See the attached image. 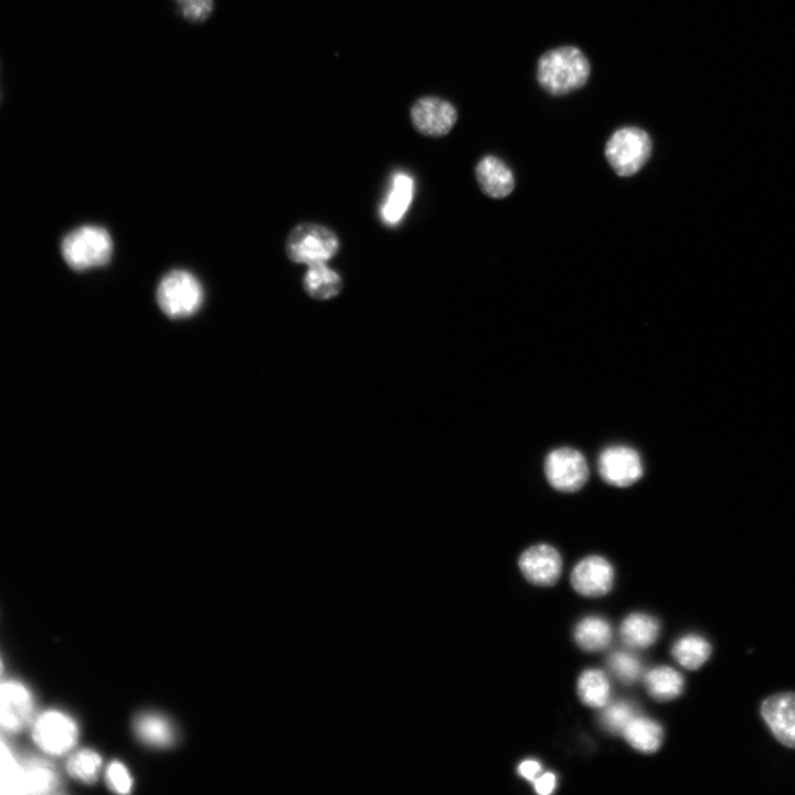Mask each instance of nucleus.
<instances>
[{
    "label": "nucleus",
    "mask_w": 795,
    "mask_h": 795,
    "mask_svg": "<svg viewBox=\"0 0 795 795\" xmlns=\"http://www.w3.org/2000/svg\"><path fill=\"white\" fill-rule=\"evenodd\" d=\"M537 81L550 95L562 96L583 87L591 75L585 53L574 45H561L545 51L537 63Z\"/></svg>",
    "instance_id": "f257e3e1"
},
{
    "label": "nucleus",
    "mask_w": 795,
    "mask_h": 795,
    "mask_svg": "<svg viewBox=\"0 0 795 795\" xmlns=\"http://www.w3.org/2000/svg\"><path fill=\"white\" fill-rule=\"evenodd\" d=\"M28 730L35 749L49 759L70 754L80 739L76 720L57 708L36 711Z\"/></svg>",
    "instance_id": "f03ea898"
},
{
    "label": "nucleus",
    "mask_w": 795,
    "mask_h": 795,
    "mask_svg": "<svg viewBox=\"0 0 795 795\" xmlns=\"http://www.w3.org/2000/svg\"><path fill=\"white\" fill-rule=\"evenodd\" d=\"M114 243L109 232L98 225H82L66 234L61 252L66 264L75 271H86L107 264Z\"/></svg>",
    "instance_id": "7ed1b4c3"
},
{
    "label": "nucleus",
    "mask_w": 795,
    "mask_h": 795,
    "mask_svg": "<svg viewBox=\"0 0 795 795\" xmlns=\"http://www.w3.org/2000/svg\"><path fill=\"white\" fill-rule=\"evenodd\" d=\"M204 292L198 277L187 269L168 272L156 289L159 309L171 319L193 316L202 306Z\"/></svg>",
    "instance_id": "20e7f679"
},
{
    "label": "nucleus",
    "mask_w": 795,
    "mask_h": 795,
    "mask_svg": "<svg viewBox=\"0 0 795 795\" xmlns=\"http://www.w3.org/2000/svg\"><path fill=\"white\" fill-rule=\"evenodd\" d=\"M651 150V139L644 129L625 126L614 131L607 140L605 157L617 174L629 177L645 166Z\"/></svg>",
    "instance_id": "39448f33"
},
{
    "label": "nucleus",
    "mask_w": 795,
    "mask_h": 795,
    "mask_svg": "<svg viewBox=\"0 0 795 795\" xmlns=\"http://www.w3.org/2000/svg\"><path fill=\"white\" fill-rule=\"evenodd\" d=\"M285 250L292 262L310 265L333 257L339 250V241L337 235L324 225L301 223L289 232Z\"/></svg>",
    "instance_id": "423d86ee"
},
{
    "label": "nucleus",
    "mask_w": 795,
    "mask_h": 795,
    "mask_svg": "<svg viewBox=\"0 0 795 795\" xmlns=\"http://www.w3.org/2000/svg\"><path fill=\"white\" fill-rule=\"evenodd\" d=\"M36 713L33 690L19 679H0V732L17 734L29 728Z\"/></svg>",
    "instance_id": "0eeeda50"
},
{
    "label": "nucleus",
    "mask_w": 795,
    "mask_h": 795,
    "mask_svg": "<svg viewBox=\"0 0 795 795\" xmlns=\"http://www.w3.org/2000/svg\"><path fill=\"white\" fill-rule=\"evenodd\" d=\"M64 792L62 775L42 754L19 759L12 794L52 795Z\"/></svg>",
    "instance_id": "6e6552de"
},
{
    "label": "nucleus",
    "mask_w": 795,
    "mask_h": 795,
    "mask_svg": "<svg viewBox=\"0 0 795 795\" xmlns=\"http://www.w3.org/2000/svg\"><path fill=\"white\" fill-rule=\"evenodd\" d=\"M543 469L550 486L561 492L580 490L590 475L585 457L572 447L551 451L545 457Z\"/></svg>",
    "instance_id": "1a4fd4ad"
},
{
    "label": "nucleus",
    "mask_w": 795,
    "mask_h": 795,
    "mask_svg": "<svg viewBox=\"0 0 795 795\" xmlns=\"http://www.w3.org/2000/svg\"><path fill=\"white\" fill-rule=\"evenodd\" d=\"M597 468L602 479L615 487H629L644 474L638 452L627 445H612L603 449Z\"/></svg>",
    "instance_id": "9d476101"
},
{
    "label": "nucleus",
    "mask_w": 795,
    "mask_h": 795,
    "mask_svg": "<svg viewBox=\"0 0 795 795\" xmlns=\"http://www.w3.org/2000/svg\"><path fill=\"white\" fill-rule=\"evenodd\" d=\"M411 119L416 130L425 136L439 137L448 134L457 120L456 108L439 97L418 98L411 108Z\"/></svg>",
    "instance_id": "9b49d317"
},
{
    "label": "nucleus",
    "mask_w": 795,
    "mask_h": 795,
    "mask_svg": "<svg viewBox=\"0 0 795 795\" xmlns=\"http://www.w3.org/2000/svg\"><path fill=\"white\" fill-rule=\"evenodd\" d=\"M523 576L536 585L554 584L562 572V559L552 545L540 543L524 550L519 558Z\"/></svg>",
    "instance_id": "f8f14e48"
},
{
    "label": "nucleus",
    "mask_w": 795,
    "mask_h": 795,
    "mask_svg": "<svg viewBox=\"0 0 795 795\" xmlns=\"http://www.w3.org/2000/svg\"><path fill=\"white\" fill-rule=\"evenodd\" d=\"M614 580L612 564L601 555H589L574 566L571 573L573 589L584 596L597 597L606 594Z\"/></svg>",
    "instance_id": "ddd939ff"
},
{
    "label": "nucleus",
    "mask_w": 795,
    "mask_h": 795,
    "mask_svg": "<svg viewBox=\"0 0 795 795\" xmlns=\"http://www.w3.org/2000/svg\"><path fill=\"white\" fill-rule=\"evenodd\" d=\"M761 714L774 736L785 746L795 749V692L766 698Z\"/></svg>",
    "instance_id": "4468645a"
},
{
    "label": "nucleus",
    "mask_w": 795,
    "mask_h": 795,
    "mask_svg": "<svg viewBox=\"0 0 795 795\" xmlns=\"http://www.w3.org/2000/svg\"><path fill=\"white\" fill-rule=\"evenodd\" d=\"M475 172L481 191L490 198H505L509 195L515 188V179L511 170L498 157H484L478 162Z\"/></svg>",
    "instance_id": "2eb2a0df"
},
{
    "label": "nucleus",
    "mask_w": 795,
    "mask_h": 795,
    "mask_svg": "<svg viewBox=\"0 0 795 795\" xmlns=\"http://www.w3.org/2000/svg\"><path fill=\"white\" fill-rule=\"evenodd\" d=\"M308 269L303 278L306 294L317 300H327L336 297L341 288V277L330 269L326 262L307 265Z\"/></svg>",
    "instance_id": "dca6fc26"
},
{
    "label": "nucleus",
    "mask_w": 795,
    "mask_h": 795,
    "mask_svg": "<svg viewBox=\"0 0 795 795\" xmlns=\"http://www.w3.org/2000/svg\"><path fill=\"white\" fill-rule=\"evenodd\" d=\"M659 622L647 614L634 613L622 623L619 635L622 640L632 648H646L659 636Z\"/></svg>",
    "instance_id": "f3484780"
},
{
    "label": "nucleus",
    "mask_w": 795,
    "mask_h": 795,
    "mask_svg": "<svg viewBox=\"0 0 795 795\" xmlns=\"http://www.w3.org/2000/svg\"><path fill=\"white\" fill-rule=\"evenodd\" d=\"M134 731L140 741L156 748H167L176 740L170 721L153 712L139 714L134 721Z\"/></svg>",
    "instance_id": "a211bd4d"
},
{
    "label": "nucleus",
    "mask_w": 795,
    "mask_h": 795,
    "mask_svg": "<svg viewBox=\"0 0 795 795\" xmlns=\"http://www.w3.org/2000/svg\"><path fill=\"white\" fill-rule=\"evenodd\" d=\"M413 191L414 182L410 176L399 172L393 177L389 195L381 208L385 222L394 224L402 219L411 204Z\"/></svg>",
    "instance_id": "6ab92c4d"
},
{
    "label": "nucleus",
    "mask_w": 795,
    "mask_h": 795,
    "mask_svg": "<svg viewBox=\"0 0 795 795\" xmlns=\"http://www.w3.org/2000/svg\"><path fill=\"white\" fill-rule=\"evenodd\" d=\"M625 740L637 751L653 753L662 741V729L654 720L634 717L622 733Z\"/></svg>",
    "instance_id": "aec40b11"
},
{
    "label": "nucleus",
    "mask_w": 795,
    "mask_h": 795,
    "mask_svg": "<svg viewBox=\"0 0 795 795\" xmlns=\"http://www.w3.org/2000/svg\"><path fill=\"white\" fill-rule=\"evenodd\" d=\"M574 639L585 651H600L610 645L612 627L606 619L600 616H589L576 624Z\"/></svg>",
    "instance_id": "412c9836"
},
{
    "label": "nucleus",
    "mask_w": 795,
    "mask_h": 795,
    "mask_svg": "<svg viewBox=\"0 0 795 795\" xmlns=\"http://www.w3.org/2000/svg\"><path fill=\"white\" fill-rule=\"evenodd\" d=\"M651 698L668 701L678 697L683 689V678L676 669L661 666L648 671L644 678Z\"/></svg>",
    "instance_id": "4be33fe9"
},
{
    "label": "nucleus",
    "mask_w": 795,
    "mask_h": 795,
    "mask_svg": "<svg viewBox=\"0 0 795 795\" xmlns=\"http://www.w3.org/2000/svg\"><path fill=\"white\" fill-rule=\"evenodd\" d=\"M65 772L73 780L83 784H93L99 776L103 761L93 749L73 750L66 755Z\"/></svg>",
    "instance_id": "5701e85b"
},
{
    "label": "nucleus",
    "mask_w": 795,
    "mask_h": 795,
    "mask_svg": "<svg viewBox=\"0 0 795 795\" xmlns=\"http://www.w3.org/2000/svg\"><path fill=\"white\" fill-rule=\"evenodd\" d=\"M671 654L682 667L696 670L710 657L711 646L702 636L690 634L674 644Z\"/></svg>",
    "instance_id": "b1692460"
},
{
    "label": "nucleus",
    "mask_w": 795,
    "mask_h": 795,
    "mask_svg": "<svg viewBox=\"0 0 795 795\" xmlns=\"http://www.w3.org/2000/svg\"><path fill=\"white\" fill-rule=\"evenodd\" d=\"M610 682L598 669L584 670L577 680V695L581 701L592 708H603L610 698Z\"/></svg>",
    "instance_id": "393cba45"
},
{
    "label": "nucleus",
    "mask_w": 795,
    "mask_h": 795,
    "mask_svg": "<svg viewBox=\"0 0 795 795\" xmlns=\"http://www.w3.org/2000/svg\"><path fill=\"white\" fill-rule=\"evenodd\" d=\"M607 665L613 675L624 683H632L642 672L638 658L625 651H616L608 656Z\"/></svg>",
    "instance_id": "a878e982"
},
{
    "label": "nucleus",
    "mask_w": 795,
    "mask_h": 795,
    "mask_svg": "<svg viewBox=\"0 0 795 795\" xmlns=\"http://www.w3.org/2000/svg\"><path fill=\"white\" fill-rule=\"evenodd\" d=\"M636 717L635 709L627 702H615L604 709L601 716L602 725L611 733H623L629 721Z\"/></svg>",
    "instance_id": "bb28decb"
},
{
    "label": "nucleus",
    "mask_w": 795,
    "mask_h": 795,
    "mask_svg": "<svg viewBox=\"0 0 795 795\" xmlns=\"http://www.w3.org/2000/svg\"><path fill=\"white\" fill-rule=\"evenodd\" d=\"M19 757L0 732V793H12Z\"/></svg>",
    "instance_id": "cd10ccee"
},
{
    "label": "nucleus",
    "mask_w": 795,
    "mask_h": 795,
    "mask_svg": "<svg viewBox=\"0 0 795 795\" xmlns=\"http://www.w3.org/2000/svg\"><path fill=\"white\" fill-rule=\"evenodd\" d=\"M105 780L107 786L118 794H127L131 791V775L127 767L120 762L114 761L107 766Z\"/></svg>",
    "instance_id": "c85d7f7f"
},
{
    "label": "nucleus",
    "mask_w": 795,
    "mask_h": 795,
    "mask_svg": "<svg viewBox=\"0 0 795 795\" xmlns=\"http://www.w3.org/2000/svg\"><path fill=\"white\" fill-rule=\"evenodd\" d=\"M182 15L191 21H204L213 8L212 0H176Z\"/></svg>",
    "instance_id": "c756f323"
},
{
    "label": "nucleus",
    "mask_w": 795,
    "mask_h": 795,
    "mask_svg": "<svg viewBox=\"0 0 795 795\" xmlns=\"http://www.w3.org/2000/svg\"><path fill=\"white\" fill-rule=\"evenodd\" d=\"M534 789L538 794H551L555 787V776L552 773H544L533 781Z\"/></svg>",
    "instance_id": "7c9ffc66"
},
{
    "label": "nucleus",
    "mask_w": 795,
    "mask_h": 795,
    "mask_svg": "<svg viewBox=\"0 0 795 795\" xmlns=\"http://www.w3.org/2000/svg\"><path fill=\"white\" fill-rule=\"evenodd\" d=\"M519 774L529 781H534L541 772V764L534 760H526L518 767Z\"/></svg>",
    "instance_id": "2f4dec72"
},
{
    "label": "nucleus",
    "mask_w": 795,
    "mask_h": 795,
    "mask_svg": "<svg viewBox=\"0 0 795 795\" xmlns=\"http://www.w3.org/2000/svg\"><path fill=\"white\" fill-rule=\"evenodd\" d=\"M3 670H4L3 659H2V657H1V655H0V679H1V677H2Z\"/></svg>",
    "instance_id": "473e14b6"
}]
</instances>
